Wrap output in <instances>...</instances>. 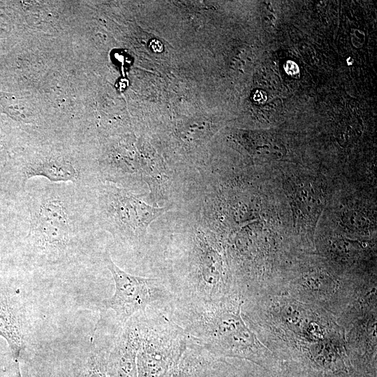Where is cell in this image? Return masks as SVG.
<instances>
[{
    "mask_svg": "<svg viewBox=\"0 0 377 377\" xmlns=\"http://www.w3.org/2000/svg\"><path fill=\"white\" fill-rule=\"evenodd\" d=\"M30 182L26 254L31 267L61 273L88 256L96 219L94 205L89 209V188L43 178Z\"/></svg>",
    "mask_w": 377,
    "mask_h": 377,
    "instance_id": "obj_1",
    "label": "cell"
},
{
    "mask_svg": "<svg viewBox=\"0 0 377 377\" xmlns=\"http://www.w3.org/2000/svg\"><path fill=\"white\" fill-rule=\"evenodd\" d=\"M205 377H228L222 358H217Z\"/></svg>",
    "mask_w": 377,
    "mask_h": 377,
    "instance_id": "obj_12",
    "label": "cell"
},
{
    "mask_svg": "<svg viewBox=\"0 0 377 377\" xmlns=\"http://www.w3.org/2000/svg\"><path fill=\"white\" fill-rule=\"evenodd\" d=\"M343 222L349 228H363L366 224V219L359 212H350L344 214Z\"/></svg>",
    "mask_w": 377,
    "mask_h": 377,
    "instance_id": "obj_11",
    "label": "cell"
},
{
    "mask_svg": "<svg viewBox=\"0 0 377 377\" xmlns=\"http://www.w3.org/2000/svg\"><path fill=\"white\" fill-rule=\"evenodd\" d=\"M96 218L124 243L138 241L150 223L168 208L145 203L131 192L112 184L98 186Z\"/></svg>",
    "mask_w": 377,
    "mask_h": 377,
    "instance_id": "obj_3",
    "label": "cell"
},
{
    "mask_svg": "<svg viewBox=\"0 0 377 377\" xmlns=\"http://www.w3.org/2000/svg\"><path fill=\"white\" fill-rule=\"evenodd\" d=\"M26 311L0 293V336L8 343L17 377H21L20 358L27 343L29 325Z\"/></svg>",
    "mask_w": 377,
    "mask_h": 377,
    "instance_id": "obj_6",
    "label": "cell"
},
{
    "mask_svg": "<svg viewBox=\"0 0 377 377\" xmlns=\"http://www.w3.org/2000/svg\"><path fill=\"white\" fill-rule=\"evenodd\" d=\"M110 346H93L84 357L71 367L73 377H108L107 357Z\"/></svg>",
    "mask_w": 377,
    "mask_h": 377,
    "instance_id": "obj_9",
    "label": "cell"
},
{
    "mask_svg": "<svg viewBox=\"0 0 377 377\" xmlns=\"http://www.w3.org/2000/svg\"><path fill=\"white\" fill-rule=\"evenodd\" d=\"M154 307L137 316L140 339L136 358L138 377H171L188 343L185 330Z\"/></svg>",
    "mask_w": 377,
    "mask_h": 377,
    "instance_id": "obj_2",
    "label": "cell"
},
{
    "mask_svg": "<svg viewBox=\"0 0 377 377\" xmlns=\"http://www.w3.org/2000/svg\"><path fill=\"white\" fill-rule=\"evenodd\" d=\"M217 358L188 339L186 348L171 377H205Z\"/></svg>",
    "mask_w": 377,
    "mask_h": 377,
    "instance_id": "obj_8",
    "label": "cell"
},
{
    "mask_svg": "<svg viewBox=\"0 0 377 377\" xmlns=\"http://www.w3.org/2000/svg\"><path fill=\"white\" fill-rule=\"evenodd\" d=\"M21 377H73V374L71 368L67 369L55 360L37 357L29 361Z\"/></svg>",
    "mask_w": 377,
    "mask_h": 377,
    "instance_id": "obj_10",
    "label": "cell"
},
{
    "mask_svg": "<svg viewBox=\"0 0 377 377\" xmlns=\"http://www.w3.org/2000/svg\"><path fill=\"white\" fill-rule=\"evenodd\" d=\"M289 185L288 193L297 224L312 231L323 208L322 193L311 182L299 180Z\"/></svg>",
    "mask_w": 377,
    "mask_h": 377,
    "instance_id": "obj_7",
    "label": "cell"
},
{
    "mask_svg": "<svg viewBox=\"0 0 377 377\" xmlns=\"http://www.w3.org/2000/svg\"><path fill=\"white\" fill-rule=\"evenodd\" d=\"M140 339L137 316L120 327L107 357L108 377H138L137 353Z\"/></svg>",
    "mask_w": 377,
    "mask_h": 377,
    "instance_id": "obj_5",
    "label": "cell"
},
{
    "mask_svg": "<svg viewBox=\"0 0 377 377\" xmlns=\"http://www.w3.org/2000/svg\"><path fill=\"white\" fill-rule=\"evenodd\" d=\"M106 267L114 283V293L102 302L105 311H112L117 326L121 327L133 317L145 313L149 307L159 303H169L172 295L167 287L156 278L135 276L119 267L112 260L110 252L103 254Z\"/></svg>",
    "mask_w": 377,
    "mask_h": 377,
    "instance_id": "obj_4",
    "label": "cell"
},
{
    "mask_svg": "<svg viewBox=\"0 0 377 377\" xmlns=\"http://www.w3.org/2000/svg\"><path fill=\"white\" fill-rule=\"evenodd\" d=\"M223 363L228 377H245L241 375V374L238 371L232 369L230 365L228 364L227 362L223 360Z\"/></svg>",
    "mask_w": 377,
    "mask_h": 377,
    "instance_id": "obj_13",
    "label": "cell"
}]
</instances>
